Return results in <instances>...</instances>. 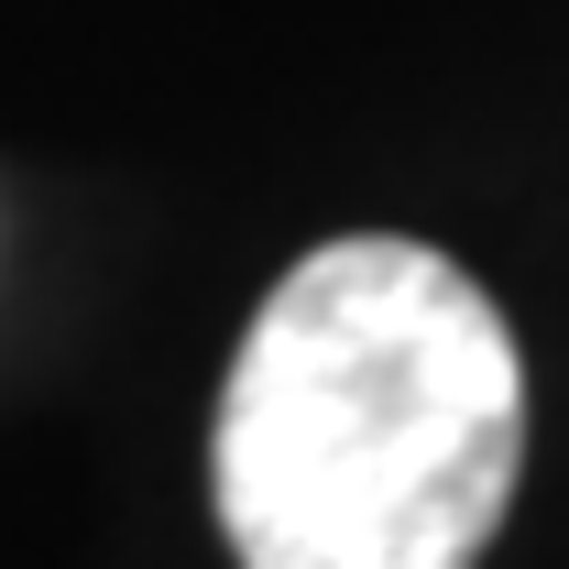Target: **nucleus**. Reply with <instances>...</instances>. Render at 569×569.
<instances>
[{
	"label": "nucleus",
	"instance_id": "f257e3e1",
	"mask_svg": "<svg viewBox=\"0 0 569 569\" xmlns=\"http://www.w3.org/2000/svg\"><path fill=\"white\" fill-rule=\"evenodd\" d=\"M515 471L526 361L449 252L351 230L252 307L209 438L241 569H482Z\"/></svg>",
	"mask_w": 569,
	"mask_h": 569
}]
</instances>
